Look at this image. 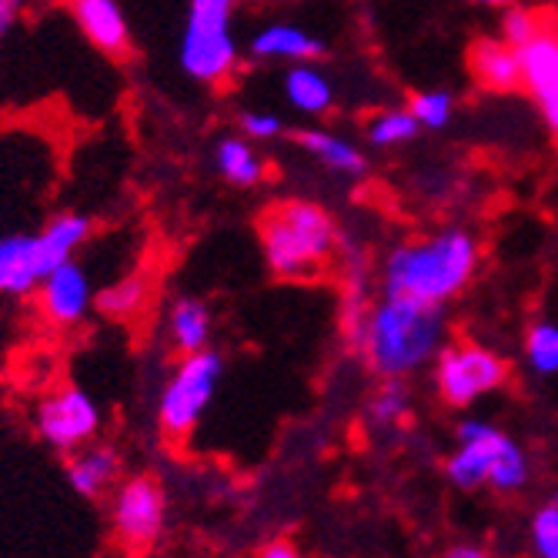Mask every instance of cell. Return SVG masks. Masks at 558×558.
<instances>
[{
  "label": "cell",
  "instance_id": "obj_1",
  "mask_svg": "<svg viewBox=\"0 0 558 558\" xmlns=\"http://www.w3.org/2000/svg\"><path fill=\"white\" fill-rule=\"evenodd\" d=\"M482 268V241L465 225H441L404 238L385 251L378 265L381 294L415 298L445 308L462 298Z\"/></svg>",
  "mask_w": 558,
  "mask_h": 558
},
{
  "label": "cell",
  "instance_id": "obj_2",
  "mask_svg": "<svg viewBox=\"0 0 558 558\" xmlns=\"http://www.w3.org/2000/svg\"><path fill=\"white\" fill-rule=\"evenodd\" d=\"M445 344H448L445 308L415 298L381 294L372 301L362 335L354 341V351L362 354L375 375L409 381L412 375L435 365Z\"/></svg>",
  "mask_w": 558,
  "mask_h": 558
},
{
  "label": "cell",
  "instance_id": "obj_3",
  "mask_svg": "<svg viewBox=\"0 0 558 558\" xmlns=\"http://www.w3.org/2000/svg\"><path fill=\"white\" fill-rule=\"evenodd\" d=\"M265 265L281 281H312L328 271L341 247L335 218L308 197H284L258 218Z\"/></svg>",
  "mask_w": 558,
  "mask_h": 558
},
{
  "label": "cell",
  "instance_id": "obj_4",
  "mask_svg": "<svg viewBox=\"0 0 558 558\" xmlns=\"http://www.w3.org/2000/svg\"><path fill=\"white\" fill-rule=\"evenodd\" d=\"M529 454L512 435L482 418H465L459 425V445L445 462V478L454 488L475 492L488 485L501 495H512L529 485Z\"/></svg>",
  "mask_w": 558,
  "mask_h": 558
},
{
  "label": "cell",
  "instance_id": "obj_5",
  "mask_svg": "<svg viewBox=\"0 0 558 558\" xmlns=\"http://www.w3.org/2000/svg\"><path fill=\"white\" fill-rule=\"evenodd\" d=\"M238 0H191L178 44L181 71L205 87L228 84L241 68V47L231 31Z\"/></svg>",
  "mask_w": 558,
  "mask_h": 558
},
{
  "label": "cell",
  "instance_id": "obj_6",
  "mask_svg": "<svg viewBox=\"0 0 558 558\" xmlns=\"http://www.w3.org/2000/svg\"><path fill=\"white\" fill-rule=\"evenodd\" d=\"M221 375H225L221 351L205 348L194 354H181L158 398V428L171 441H184L197 428V422L205 418L218 395Z\"/></svg>",
  "mask_w": 558,
  "mask_h": 558
},
{
  "label": "cell",
  "instance_id": "obj_7",
  "mask_svg": "<svg viewBox=\"0 0 558 558\" xmlns=\"http://www.w3.org/2000/svg\"><path fill=\"white\" fill-rule=\"evenodd\" d=\"M432 368L435 388L451 409H469L509 381V365L501 362V354L478 341H448Z\"/></svg>",
  "mask_w": 558,
  "mask_h": 558
},
{
  "label": "cell",
  "instance_id": "obj_8",
  "mask_svg": "<svg viewBox=\"0 0 558 558\" xmlns=\"http://www.w3.org/2000/svg\"><path fill=\"white\" fill-rule=\"evenodd\" d=\"M108 522H111V535L121 548H128V551L150 548L168 525V492H165V485L150 475L121 478L111 488Z\"/></svg>",
  "mask_w": 558,
  "mask_h": 558
},
{
  "label": "cell",
  "instance_id": "obj_9",
  "mask_svg": "<svg viewBox=\"0 0 558 558\" xmlns=\"http://www.w3.org/2000/svg\"><path fill=\"white\" fill-rule=\"evenodd\" d=\"M34 428L37 435L54 448V451H77L100 435V409L97 401L77 388V385H61L47 391L34 412Z\"/></svg>",
  "mask_w": 558,
  "mask_h": 558
},
{
  "label": "cell",
  "instance_id": "obj_10",
  "mask_svg": "<svg viewBox=\"0 0 558 558\" xmlns=\"http://www.w3.org/2000/svg\"><path fill=\"white\" fill-rule=\"evenodd\" d=\"M37 308L44 315L47 325H54V328H77L90 312H94V284H90V275L84 265L77 262H64L58 268H50L37 291Z\"/></svg>",
  "mask_w": 558,
  "mask_h": 558
},
{
  "label": "cell",
  "instance_id": "obj_11",
  "mask_svg": "<svg viewBox=\"0 0 558 558\" xmlns=\"http://www.w3.org/2000/svg\"><path fill=\"white\" fill-rule=\"evenodd\" d=\"M318 54H325V40L294 21H271L247 40V58L262 64H301Z\"/></svg>",
  "mask_w": 558,
  "mask_h": 558
},
{
  "label": "cell",
  "instance_id": "obj_12",
  "mask_svg": "<svg viewBox=\"0 0 558 558\" xmlns=\"http://www.w3.org/2000/svg\"><path fill=\"white\" fill-rule=\"evenodd\" d=\"M281 94H284V105L301 114V118H312L322 121L335 111L338 105V84L335 77L315 64V61H301V64H288L281 74Z\"/></svg>",
  "mask_w": 558,
  "mask_h": 558
},
{
  "label": "cell",
  "instance_id": "obj_13",
  "mask_svg": "<svg viewBox=\"0 0 558 558\" xmlns=\"http://www.w3.org/2000/svg\"><path fill=\"white\" fill-rule=\"evenodd\" d=\"M71 14L81 34L108 58L131 54V24L118 0H71Z\"/></svg>",
  "mask_w": 558,
  "mask_h": 558
},
{
  "label": "cell",
  "instance_id": "obj_14",
  "mask_svg": "<svg viewBox=\"0 0 558 558\" xmlns=\"http://www.w3.org/2000/svg\"><path fill=\"white\" fill-rule=\"evenodd\" d=\"M298 147L308 155L318 168H325L335 178L359 181L368 174V155L362 144H354L351 137L328 131V128H301L294 131Z\"/></svg>",
  "mask_w": 558,
  "mask_h": 558
},
{
  "label": "cell",
  "instance_id": "obj_15",
  "mask_svg": "<svg viewBox=\"0 0 558 558\" xmlns=\"http://www.w3.org/2000/svg\"><path fill=\"white\" fill-rule=\"evenodd\" d=\"M47 275L37 231L34 234H0V294L27 298Z\"/></svg>",
  "mask_w": 558,
  "mask_h": 558
},
{
  "label": "cell",
  "instance_id": "obj_16",
  "mask_svg": "<svg viewBox=\"0 0 558 558\" xmlns=\"http://www.w3.org/2000/svg\"><path fill=\"white\" fill-rule=\"evenodd\" d=\"M121 451L105 441H90L68 454V485L81 498H105L121 482Z\"/></svg>",
  "mask_w": 558,
  "mask_h": 558
},
{
  "label": "cell",
  "instance_id": "obj_17",
  "mask_svg": "<svg viewBox=\"0 0 558 558\" xmlns=\"http://www.w3.org/2000/svg\"><path fill=\"white\" fill-rule=\"evenodd\" d=\"M469 71L472 81L482 90L492 94H512L522 87V64H519V50L509 47L501 37H482L469 50Z\"/></svg>",
  "mask_w": 558,
  "mask_h": 558
},
{
  "label": "cell",
  "instance_id": "obj_18",
  "mask_svg": "<svg viewBox=\"0 0 558 558\" xmlns=\"http://www.w3.org/2000/svg\"><path fill=\"white\" fill-rule=\"evenodd\" d=\"M165 335H168V344L181 354H194V351H205L211 348V338H215V315L208 308V301L201 298H174L168 304V315H165Z\"/></svg>",
  "mask_w": 558,
  "mask_h": 558
},
{
  "label": "cell",
  "instance_id": "obj_19",
  "mask_svg": "<svg viewBox=\"0 0 558 558\" xmlns=\"http://www.w3.org/2000/svg\"><path fill=\"white\" fill-rule=\"evenodd\" d=\"M215 168L228 184L244 187V191L265 184L271 174V165L258 150V144H251L241 134H228L215 144Z\"/></svg>",
  "mask_w": 558,
  "mask_h": 558
},
{
  "label": "cell",
  "instance_id": "obj_20",
  "mask_svg": "<svg viewBox=\"0 0 558 558\" xmlns=\"http://www.w3.org/2000/svg\"><path fill=\"white\" fill-rule=\"evenodd\" d=\"M94 234V221L87 215H77V211H64V215H54L40 231H37V244H40V255H44V265L47 271L58 268L64 262H74L77 251L90 241Z\"/></svg>",
  "mask_w": 558,
  "mask_h": 558
},
{
  "label": "cell",
  "instance_id": "obj_21",
  "mask_svg": "<svg viewBox=\"0 0 558 558\" xmlns=\"http://www.w3.org/2000/svg\"><path fill=\"white\" fill-rule=\"evenodd\" d=\"M522 64V87L538 97L558 81V31H538L529 44L515 47Z\"/></svg>",
  "mask_w": 558,
  "mask_h": 558
},
{
  "label": "cell",
  "instance_id": "obj_22",
  "mask_svg": "<svg viewBox=\"0 0 558 558\" xmlns=\"http://www.w3.org/2000/svg\"><path fill=\"white\" fill-rule=\"evenodd\" d=\"M147 301H150V281L147 275L134 271V275L118 278L105 291H97L94 308L111 322H131L147 308Z\"/></svg>",
  "mask_w": 558,
  "mask_h": 558
},
{
  "label": "cell",
  "instance_id": "obj_23",
  "mask_svg": "<svg viewBox=\"0 0 558 558\" xmlns=\"http://www.w3.org/2000/svg\"><path fill=\"white\" fill-rule=\"evenodd\" d=\"M418 134H422V128L412 118L409 105L404 108H381L365 121V141L375 150H398L404 144H412Z\"/></svg>",
  "mask_w": 558,
  "mask_h": 558
},
{
  "label": "cell",
  "instance_id": "obj_24",
  "mask_svg": "<svg viewBox=\"0 0 558 558\" xmlns=\"http://www.w3.org/2000/svg\"><path fill=\"white\" fill-rule=\"evenodd\" d=\"M409 412H412V391H409V381H401V378H381V385L365 404V418L378 432L398 428L409 418Z\"/></svg>",
  "mask_w": 558,
  "mask_h": 558
},
{
  "label": "cell",
  "instance_id": "obj_25",
  "mask_svg": "<svg viewBox=\"0 0 558 558\" xmlns=\"http://www.w3.org/2000/svg\"><path fill=\"white\" fill-rule=\"evenodd\" d=\"M525 365L538 378L558 375V325L555 322H535L525 331Z\"/></svg>",
  "mask_w": 558,
  "mask_h": 558
},
{
  "label": "cell",
  "instance_id": "obj_26",
  "mask_svg": "<svg viewBox=\"0 0 558 558\" xmlns=\"http://www.w3.org/2000/svg\"><path fill=\"white\" fill-rule=\"evenodd\" d=\"M409 111H412V118L418 121L422 131H445L454 121L459 100H454V94L445 90V87H428V90L412 94Z\"/></svg>",
  "mask_w": 558,
  "mask_h": 558
},
{
  "label": "cell",
  "instance_id": "obj_27",
  "mask_svg": "<svg viewBox=\"0 0 558 558\" xmlns=\"http://www.w3.org/2000/svg\"><path fill=\"white\" fill-rule=\"evenodd\" d=\"M238 131L241 137H247L251 144H268V141H278L284 137V118L275 114V111H262V108H251L238 118Z\"/></svg>",
  "mask_w": 558,
  "mask_h": 558
},
{
  "label": "cell",
  "instance_id": "obj_28",
  "mask_svg": "<svg viewBox=\"0 0 558 558\" xmlns=\"http://www.w3.org/2000/svg\"><path fill=\"white\" fill-rule=\"evenodd\" d=\"M538 31H542V21H538L535 11H529V8H522V4L501 11V34H498V37H501L505 44H509V47L529 44Z\"/></svg>",
  "mask_w": 558,
  "mask_h": 558
},
{
  "label": "cell",
  "instance_id": "obj_29",
  "mask_svg": "<svg viewBox=\"0 0 558 558\" xmlns=\"http://www.w3.org/2000/svg\"><path fill=\"white\" fill-rule=\"evenodd\" d=\"M532 548L538 558H558V501L545 505L532 519Z\"/></svg>",
  "mask_w": 558,
  "mask_h": 558
},
{
  "label": "cell",
  "instance_id": "obj_30",
  "mask_svg": "<svg viewBox=\"0 0 558 558\" xmlns=\"http://www.w3.org/2000/svg\"><path fill=\"white\" fill-rule=\"evenodd\" d=\"M24 8H27V0H0V44L8 40V34L21 21Z\"/></svg>",
  "mask_w": 558,
  "mask_h": 558
},
{
  "label": "cell",
  "instance_id": "obj_31",
  "mask_svg": "<svg viewBox=\"0 0 558 558\" xmlns=\"http://www.w3.org/2000/svg\"><path fill=\"white\" fill-rule=\"evenodd\" d=\"M535 100H538V108H542V118H545L548 131L558 137V81H555L548 90H542Z\"/></svg>",
  "mask_w": 558,
  "mask_h": 558
},
{
  "label": "cell",
  "instance_id": "obj_32",
  "mask_svg": "<svg viewBox=\"0 0 558 558\" xmlns=\"http://www.w3.org/2000/svg\"><path fill=\"white\" fill-rule=\"evenodd\" d=\"M255 558H304V551H301L294 542H288V538H275V542H268Z\"/></svg>",
  "mask_w": 558,
  "mask_h": 558
},
{
  "label": "cell",
  "instance_id": "obj_33",
  "mask_svg": "<svg viewBox=\"0 0 558 558\" xmlns=\"http://www.w3.org/2000/svg\"><path fill=\"white\" fill-rule=\"evenodd\" d=\"M445 558H492L482 545H472V542H462V545H451L445 551Z\"/></svg>",
  "mask_w": 558,
  "mask_h": 558
},
{
  "label": "cell",
  "instance_id": "obj_34",
  "mask_svg": "<svg viewBox=\"0 0 558 558\" xmlns=\"http://www.w3.org/2000/svg\"><path fill=\"white\" fill-rule=\"evenodd\" d=\"M472 8H492V11H505V8H515L519 0H465Z\"/></svg>",
  "mask_w": 558,
  "mask_h": 558
}]
</instances>
